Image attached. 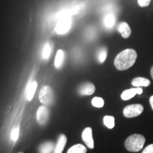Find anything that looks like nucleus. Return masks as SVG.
<instances>
[{
	"label": "nucleus",
	"mask_w": 153,
	"mask_h": 153,
	"mask_svg": "<svg viewBox=\"0 0 153 153\" xmlns=\"http://www.w3.org/2000/svg\"><path fill=\"white\" fill-rule=\"evenodd\" d=\"M135 50L128 48L118 53L114 60V65L118 70H126L135 64L137 59Z\"/></svg>",
	"instance_id": "f257e3e1"
},
{
	"label": "nucleus",
	"mask_w": 153,
	"mask_h": 153,
	"mask_svg": "<svg viewBox=\"0 0 153 153\" xmlns=\"http://www.w3.org/2000/svg\"><path fill=\"white\" fill-rule=\"evenodd\" d=\"M145 143V137L139 134H134L129 136L125 141V147L130 152H138L142 150Z\"/></svg>",
	"instance_id": "f03ea898"
},
{
	"label": "nucleus",
	"mask_w": 153,
	"mask_h": 153,
	"mask_svg": "<svg viewBox=\"0 0 153 153\" xmlns=\"http://www.w3.org/2000/svg\"><path fill=\"white\" fill-rule=\"evenodd\" d=\"M39 99L42 104L45 106H50L54 102V93L52 88L45 85L41 88L39 94Z\"/></svg>",
	"instance_id": "7ed1b4c3"
},
{
	"label": "nucleus",
	"mask_w": 153,
	"mask_h": 153,
	"mask_svg": "<svg viewBox=\"0 0 153 153\" xmlns=\"http://www.w3.org/2000/svg\"><path fill=\"white\" fill-rule=\"evenodd\" d=\"M143 111V105L137 104H131L126 106L123 109V115L126 118H133L138 116Z\"/></svg>",
	"instance_id": "20e7f679"
},
{
	"label": "nucleus",
	"mask_w": 153,
	"mask_h": 153,
	"mask_svg": "<svg viewBox=\"0 0 153 153\" xmlns=\"http://www.w3.org/2000/svg\"><path fill=\"white\" fill-rule=\"evenodd\" d=\"M72 25V20L70 16H64L57 22L55 31L58 34H65L68 33Z\"/></svg>",
	"instance_id": "39448f33"
},
{
	"label": "nucleus",
	"mask_w": 153,
	"mask_h": 153,
	"mask_svg": "<svg viewBox=\"0 0 153 153\" xmlns=\"http://www.w3.org/2000/svg\"><path fill=\"white\" fill-rule=\"evenodd\" d=\"M50 117L49 109L45 106H41L38 108L36 114L38 123L41 126H44L48 123Z\"/></svg>",
	"instance_id": "423d86ee"
},
{
	"label": "nucleus",
	"mask_w": 153,
	"mask_h": 153,
	"mask_svg": "<svg viewBox=\"0 0 153 153\" xmlns=\"http://www.w3.org/2000/svg\"><path fill=\"white\" fill-rule=\"evenodd\" d=\"M83 141L89 148L93 149L94 147V142L92 136V129L90 127H87L84 130L82 134Z\"/></svg>",
	"instance_id": "0eeeda50"
},
{
	"label": "nucleus",
	"mask_w": 153,
	"mask_h": 153,
	"mask_svg": "<svg viewBox=\"0 0 153 153\" xmlns=\"http://www.w3.org/2000/svg\"><path fill=\"white\" fill-rule=\"evenodd\" d=\"M95 86L91 82H85L82 84L78 89V92L80 95L82 96H89L93 94L95 92Z\"/></svg>",
	"instance_id": "6e6552de"
},
{
	"label": "nucleus",
	"mask_w": 153,
	"mask_h": 153,
	"mask_svg": "<svg viewBox=\"0 0 153 153\" xmlns=\"http://www.w3.org/2000/svg\"><path fill=\"white\" fill-rule=\"evenodd\" d=\"M143 93V89L141 87H135L125 90L121 94V99L124 101L129 100L135 97L136 94H141Z\"/></svg>",
	"instance_id": "1a4fd4ad"
},
{
	"label": "nucleus",
	"mask_w": 153,
	"mask_h": 153,
	"mask_svg": "<svg viewBox=\"0 0 153 153\" xmlns=\"http://www.w3.org/2000/svg\"><path fill=\"white\" fill-rule=\"evenodd\" d=\"M118 30L123 38H128L131 35V28L128 23L120 22L118 26Z\"/></svg>",
	"instance_id": "9d476101"
},
{
	"label": "nucleus",
	"mask_w": 153,
	"mask_h": 153,
	"mask_svg": "<svg viewBox=\"0 0 153 153\" xmlns=\"http://www.w3.org/2000/svg\"><path fill=\"white\" fill-rule=\"evenodd\" d=\"M67 144V137L64 134H61L57 140V144L55 147L54 153H62L63 150Z\"/></svg>",
	"instance_id": "9b49d317"
},
{
	"label": "nucleus",
	"mask_w": 153,
	"mask_h": 153,
	"mask_svg": "<svg viewBox=\"0 0 153 153\" xmlns=\"http://www.w3.org/2000/svg\"><path fill=\"white\" fill-rule=\"evenodd\" d=\"M131 85L135 87H148L150 85V81L148 79L145 77H135L132 80Z\"/></svg>",
	"instance_id": "f8f14e48"
},
{
	"label": "nucleus",
	"mask_w": 153,
	"mask_h": 153,
	"mask_svg": "<svg viewBox=\"0 0 153 153\" xmlns=\"http://www.w3.org/2000/svg\"><path fill=\"white\" fill-rule=\"evenodd\" d=\"M55 144L53 142H45L40 145L38 148L39 153H54Z\"/></svg>",
	"instance_id": "ddd939ff"
},
{
	"label": "nucleus",
	"mask_w": 153,
	"mask_h": 153,
	"mask_svg": "<svg viewBox=\"0 0 153 153\" xmlns=\"http://www.w3.org/2000/svg\"><path fill=\"white\" fill-rule=\"evenodd\" d=\"M65 60V53L62 50H59L57 52L55 59V66L57 69H60L62 66Z\"/></svg>",
	"instance_id": "4468645a"
},
{
	"label": "nucleus",
	"mask_w": 153,
	"mask_h": 153,
	"mask_svg": "<svg viewBox=\"0 0 153 153\" xmlns=\"http://www.w3.org/2000/svg\"><path fill=\"white\" fill-rule=\"evenodd\" d=\"M37 82L35 81L32 82L28 85L27 88V93H26V98H27L28 101H30L33 98L34 94H35L36 89H37Z\"/></svg>",
	"instance_id": "2eb2a0df"
},
{
	"label": "nucleus",
	"mask_w": 153,
	"mask_h": 153,
	"mask_svg": "<svg viewBox=\"0 0 153 153\" xmlns=\"http://www.w3.org/2000/svg\"><path fill=\"white\" fill-rule=\"evenodd\" d=\"M87 148L82 144H76L71 147L67 153H86Z\"/></svg>",
	"instance_id": "dca6fc26"
},
{
	"label": "nucleus",
	"mask_w": 153,
	"mask_h": 153,
	"mask_svg": "<svg viewBox=\"0 0 153 153\" xmlns=\"http://www.w3.org/2000/svg\"><path fill=\"white\" fill-rule=\"evenodd\" d=\"M104 26L107 28H111L115 24V16L113 14H108L105 16L104 21Z\"/></svg>",
	"instance_id": "f3484780"
},
{
	"label": "nucleus",
	"mask_w": 153,
	"mask_h": 153,
	"mask_svg": "<svg viewBox=\"0 0 153 153\" xmlns=\"http://www.w3.org/2000/svg\"><path fill=\"white\" fill-rule=\"evenodd\" d=\"M104 124L108 128H114L115 126V118L114 116H105L104 117Z\"/></svg>",
	"instance_id": "a211bd4d"
},
{
	"label": "nucleus",
	"mask_w": 153,
	"mask_h": 153,
	"mask_svg": "<svg viewBox=\"0 0 153 153\" xmlns=\"http://www.w3.org/2000/svg\"><path fill=\"white\" fill-rule=\"evenodd\" d=\"M107 57V50L105 48H101L97 53V59L99 62L103 63L106 60Z\"/></svg>",
	"instance_id": "6ab92c4d"
},
{
	"label": "nucleus",
	"mask_w": 153,
	"mask_h": 153,
	"mask_svg": "<svg viewBox=\"0 0 153 153\" xmlns=\"http://www.w3.org/2000/svg\"><path fill=\"white\" fill-rule=\"evenodd\" d=\"M91 104L94 107H97V108H101V107L104 106V101L101 97H97L92 99V100H91Z\"/></svg>",
	"instance_id": "aec40b11"
},
{
	"label": "nucleus",
	"mask_w": 153,
	"mask_h": 153,
	"mask_svg": "<svg viewBox=\"0 0 153 153\" xmlns=\"http://www.w3.org/2000/svg\"><path fill=\"white\" fill-rule=\"evenodd\" d=\"M51 48L49 43H45L43 50V57L44 59H48L51 55Z\"/></svg>",
	"instance_id": "412c9836"
},
{
	"label": "nucleus",
	"mask_w": 153,
	"mask_h": 153,
	"mask_svg": "<svg viewBox=\"0 0 153 153\" xmlns=\"http://www.w3.org/2000/svg\"><path fill=\"white\" fill-rule=\"evenodd\" d=\"M19 126H17V127L13 128L12 131H11V139H12L14 141H16L19 137Z\"/></svg>",
	"instance_id": "4be33fe9"
},
{
	"label": "nucleus",
	"mask_w": 153,
	"mask_h": 153,
	"mask_svg": "<svg viewBox=\"0 0 153 153\" xmlns=\"http://www.w3.org/2000/svg\"><path fill=\"white\" fill-rule=\"evenodd\" d=\"M151 0H137V3L140 7H146L150 4Z\"/></svg>",
	"instance_id": "5701e85b"
},
{
	"label": "nucleus",
	"mask_w": 153,
	"mask_h": 153,
	"mask_svg": "<svg viewBox=\"0 0 153 153\" xmlns=\"http://www.w3.org/2000/svg\"><path fill=\"white\" fill-rule=\"evenodd\" d=\"M142 153H153V144L148 145V146L143 150Z\"/></svg>",
	"instance_id": "b1692460"
},
{
	"label": "nucleus",
	"mask_w": 153,
	"mask_h": 153,
	"mask_svg": "<svg viewBox=\"0 0 153 153\" xmlns=\"http://www.w3.org/2000/svg\"><path fill=\"white\" fill-rule=\"evenodd\" d=\"M150 104L151 105V107H152V108L153 109V95L152 97H150Z\"/></svg>",
	"instance_id": "393cba45"
},
{
	"label": "nucleus",
	"mask_w": 153,
	"mask_h": 153,
	"mask_svg": "<svg viewBox=\"0 0 153 153\" xmlns=\"http://www.w3.org/2000/svg\"><path fill=\"white\" fill-rule=\"evenodd\" d=\"M150 74H151V76H152V78L153 79V65H152V68H151Z\"/></svg>",
	"instance_id": "a878e982"
},
{
	"label": "nucleus",
	"mask_w": 153,
	"mask_h": 153,
	"mask_svg": "<svg viewBox=\"0 0 153 153\" xmlns=\"http://www.w3.org/2000/svg\"><path fill=\"white\" fill-rule=\"evenodd\" d=\"M19 153H23V152H19Z\"/></svg>",
	"instance_id": "bb28decb"
}]
</instances>
